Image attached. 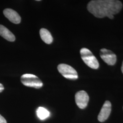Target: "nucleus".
<instances>
[{
  "label": "nucleus",
  "instance_id": "1",
  "mask_svg": "<svg viewBox=\"0 0 123 123\" xmlns=\"http://www.w3.org/2000/svg\"><path fill=\"white\" fill-rule=\"evenodd\" d=\"M122 6L121 2L117 0H93L88 3L87 9L96 18L107 17L113 19L114 15L119 13Z\"/></svg>",
  "mask_w": 123,
  "mask_h": 123
},
{
  "label": "nucleus",
  "instance_id": "2",
  "mask_svg": "<svg viewBox=\"0 0 123 123\" xmlns=\"http://www.w3.org/2000/svg\"><path fill=\"white\" fill-rule=\"evenodd\" d=\"M81 58L84 63L89 68L97 69L99 67V63L96 57L88 49L82 48L80 50Z\"/></svg>",
  "mask_w": 123,
  "mask_h": 123
},
{
  "label": "nucleus",
  "instance_id": "3",
  "mask_svg": "<svg viewBox=\"0 0 123 123\" xmlns=\"http://www.w3.org/2000/svg\"><path fill=\"white\" fill-rule=\"evenodd\" d=\"M22 84L27 87L40 88L43 86L42 81L35 75L32 74H24L21 78Z\"/></svg>",
  "mask_w": 123,
  "mask_h": 123
},
{
  "label": "nucleus",
  "instance_id": "4",
  "mask_svg": "<svg viewBox=\"0 0 123 123\" xmlns=\"http://www.w3.org/2000/svg\"><path fill=\"white\" fill-rule=\"evenodd\" d=\"M59 72L67 79L76 80L78 78L77 71L72 67L66 64L62 63L57 66Z\"/></svg>",
  "mask_w": 123,
  "mask_h": 123
},
{
  "label": "nucleus",
  "instance_id": "5",
  "mask_svg": "<svg viewBox=\"0 0 123 123\" xmlns=\"http://www.w3.org/2000/svg\"><path fill=\"white\" fill-rule=\"evenodd\" d=\"M100 56L103 60L109 65H114L116 62V54L110 50L101 49L100 51Z\"/></svg>",
  "mask_w": 123,
  "mask_h": 123
},
{
  "label": "nucleus",
  "instance_id": "6",
  "mask_svg": "<svg viewBox=\"0 0 123 123\" xmlns=\"http://www.w3.org/2000/svg\"><path fill=\"white\" fill-rule=\"evenodd\" d=\"M75 102L79 108L84 109L88 105L89 96L85 91L81 90L77 92L75 96Z\"/></svg>",
  "mask_w": 123,
  "mask_h": 123
},
{
  "label": "nucleus",
  "instance_id": "7",
  "mask_svg": "<svg viewBox=\"0 0 123 123\" xmlns=\"http://www.w3.org/2000/svg\"><path fill=\"white\" fill-rule=\"evenodd\" d=\"M111 111V104L109 101H106L98 114V119L99 121L103 122L108 119Z\"/></svg>",
  "mask_w": 123,
  "mask_h": 123
},
{
  "label": "nucleus",
  "instance_id": "8",
  "mask_svg": "<svg viewBox=\"0 0 123 123\" xmlns=\"http://www.w3.org/2000/svg\"><path fill=\"white\" fill-rule=\"evenodd\" d=\"M3 14L6 18L10 22L14 24H19L21 21V18L17 12L13 9L7 8L3 11Z\"/></svg>",
  "mask_w": 123,
  "mask_h": 123
},
{
  "label": "nucleus",
  "instance_id": "9",
  "mask_svg": "<svg viewBox=\"0 0 123 123\" xmlns=\"http://www.w3.org/2000/svg\"><path fill=\"white\" fill-rule=\"evenodd\" d=\"M0 36L9 42H14L16 39L13 33L2 25H0Z\"/></svg>",
  "mask_w": 123,
  "mask_h": 123
},
{
  "label": "nucleus",
  "instance_id": "10",
  "mask_svg": "<svg viewBox=\"0 0 123 123\" xmlns=\"http://www.w3.org/2000/svg\"><path fill=\"white\" fill-rule=\"evenodd\" d=\"M40 35L41 39L47 44H51L53 41V38L51 33L45 28H42L40 30Z\"/></svg>",
  "mask_w": 123,
  "mask_h": 123
},
{
  "label": "nucleus",
  "instance_id": "11",
  "mask_svg": "<svg viewBox=\"0 0 123 123\" xmlns=\"http://www.w3.org/2000/svg\"><path fill=\"white\" fill-rule=\"evenodd\" d=\"M37 114L41 120H44L50 116V112L43 107H40L37 110Z\"/></svg>",
  "mask_w": 123,
  "mask_h": 123
},
{
  "label": "nucleus",
  "instance_id": "12",
  "mask_svg": "<svg viewBox=\"0 0 123 123\" xmlns=\"http://www.w3.org/2000/svg\"><path fill=\"white\" fill-rule=\"evenodd\" d=\"M0 123H7V122L4 118L0 114Z\"/></svg>",
  "mask_w": 123,
  "mask_h": 123
},
{
  "label": "nucleus",
  "instance_id": "13",
  "mask_svg": "<svg viewBox=\"0 0 123 123\" xmlns=\"http://www.w3.org/2000/svg\"><path fill=\"white\" fill-rule=\"evenodd\" d=\"M4 89V87L3 85L0 83V92H2Z\"/></svg>",
  "mask_w": 123,
  "mask_h": 123
},
{
  "label": "nucleus",
  "instance_id": "14",
  "mask_svg": "<svg viewBox=\"0 0 123 123\" xmlns=\"http://www.w3.org/2000/svg\"><path fill=\"white\" fill-rule=\"evenodd\" d=\"M121 71H122V73L123 74V62H122V66H121Z\"/></svg>",
  "mask_w": 123,
  "mask_h": 123
}]
</instances>
